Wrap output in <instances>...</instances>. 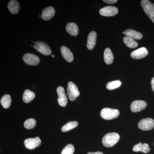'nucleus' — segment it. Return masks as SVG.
Returning <instances> with one entry per match:
<instances>
[{
  "label": "nucleus",
  "instance_id": "f257e3e1",
  "mask_svg": "<svg viewBox=\"0 0 154 154\" xmlns=\"http://www.w3.org/2000/svg\"><path fill=\"white\" fill-rule=\"evenodd\" d=\"M120 136L115 132L109 133L104 136L102 138V143L106 147H111L115 145L119 141Z\"/></svg>",
  "mask_w": 154,
  "mask_h": 154
},
{
  "label": "nucleus",
  "instance_id": "f03ea898",
  "mask_svg": "<svg viewBox=\"0 0 154 154\" xmlns=\"http://www.w3.org/2000/svg\"><path fill=\"white\" fill-rule=\"evenodd\" d=\"M101 117L105 120H111L117 118L119 115V110L110 108H104L100 113Z\"/></svg>",
  "mask_w": 154,
  "mask_h": 154
},
{
  "label": "nucleus",
  "instance_id": "7ed1b4c3",
  "mask_svg": "<svg viewBox=\"0 0 154 154\" xmlns=\"http://www.w3.org/2000/svg\"><path fill=\"white\" fill-rule=\"evenodd\" d=\"M141 5L145 14L154 23V4L148 0H142Z\"/></svg>",
  "mask_w": 154,
  "mask_h": 154
},
{
  "label": "nucleus",
  "instance_id": "20e7f679",
  "mask_svg": "<svg viewBox=\"0 0 154 154\" xmlns=\"http://www.w3.org/2000/svg\"><path fill=\"white\" fill-rule=\"evenodd\" d=\"M67 93L70 100L74 101L80 95V92L77 86L72 82H69L68 84Z\"/></svg>",
  "mask_w": 154,
  "mask_h": 154
},
{
  "label": "nucleus",
  "instance_id": "39448f33",
  "mask_svg": "<svg viewBox=\"0 0 154 154\" xmlns=\"http://www.w3.org/2000/svg\"><path fill=\"white\" fill-rule=\"evenodd\" d=\"M33 47L43 55L48 56L51 54V50L50 48L47 44L42 42H36L33 45Z\"/></svg>",
  "mask_w": 154,
  "mask_h": 154
},
{
  "label": "nucleus",
  "instance_id": "423d86ee",
  "mask_svg": "<svg viewBox=\"0 0 154 154\" xmlns=\"http://www.w3.org/2000/svg\"><path fill=\"white\" fill-rule=\"evenodd\" d=\"M138 127L143 131H149L154 128V120L147 118L142 119L138 123Z\"/></svg>",
  "mask_w": 154,
  "mask_h": 154
},
{
  "label": "nucleus",
  "instance_id": "0eeeda50",
  "mask_svg": "<svg viewBox=\"0 0 154 154\" xmlns=\"http://www.w3.org/2000/svg\"><path fill=\"white\" fill-rule=\"evenodd\" d=\"M25 147L30 150L34 149L40 146L41 140L40 138L37 137L35 138H30L24 141Z\"/></svg>",
  "mask_w": 154,
  "mask_h": 154
},
{
  "label": "nucleus",
  "instance_id": "6e6552de",
  "mask_svg": "<svg viewBox=\"0 0 154 154\" xmlns=\"http://www.w3.org/2000/svg\"><path fill=\"white\" fill-rule=\"evenodd\" d=\"M118 13V9L116 7L113 6H107L102 8L99 11V14L103 17H113Z\"/></svg>",
  "mask_w": 154,
  "mask_h": 154
},
{
  "label": "nucleus",
  "instance_id": "1a4fd4ad",
  "mask_svg": "<svg viewBox=\"0 0 154 154\" xmlns=\"http://www.w3.org/2000/svg\"><path fill=\"white\" fill-rule=\"evenodd\" d=\"M23 60L25 63L33 66L38 65L40 62L38 57L33 54H26L23 56Z\"/></svg>",
  "mask_w": 154,
  "mask_h": 154
},
{
  "label": "nucleus",
  "instance_id": "9d476101",
  "mask_svg": "<svg viewBox=\"0 0 154 154\" xmlns=\"http://www.w3.org/2000/svg\"><path fill=\"white\" fill-rule=\"evenodd\" d=\"M58 95V102L61 107H65L67 103V98L63 87H58L57 89Z\"/></svg>",
  "mask_w": 154,
  "mask_h": 154
},
{
  "label": "nucleus",
  "instance_id": "9b49d317",
  "mask_svg": "<svg viewBox=\"0 0 154 154\" xmlns=\"http://www.w3.org/2000/svg\"><path fill=\"white\" fill-rule=\"evenodd\" d=\"M147 107L146 102L142 100H135L131 105V110L133 112H138L145 109Z\"/></svg>",
  "mask_w": 154,
  "mask_h": 154
},
{
  "label": "nucleus",
  "instance_id": "f8f14e48",
  "mask_svg": "<svg viewBox=\"0 0 154 154\" xmlns=\"http://www.w3.org/2000/svg\"><path fill=\"white\" fill-rule=\"evenodd\" d=\"M148 54V51L145 48L142 47L132 51L131 54V58L134 59H140L146 57Z\"/></svg>",
  "mask_w": 154,
  "mask_h": 154
},
{
  "label": "nucleus",
  "instance_id": "ddd939ff",
  "mask_svg": "<svg viewBox=\"0 0 154 154\" xmlns=\"http://www.w3.org/2000/svg\"><path fill=\"white\" fill-rule=\"evenodd\" d=\"M97 34L95 31H91L89 33L87 40V48L91 50L93 49L96 45Z\"/></svg>",
  "mask_w": 154,
  "mask_h": 154
},
{
  "label": "nucleus",
  "instance_id": "4468645a",
  "mask_svg": "<svg viewBox=\"0 0 154 154\" xmlns=\"http://www.w3.org/2000/svg\"><path fill=\"white\" fill-rule=\"evenodd\" d=\"M55 10L52 7H48L42 11V18L45 21L50 20L54 16Z\"/></svg>",
  "mask_w": 154,
  "mask_h": 154
},
{
  "label": "nucleus",
  "instance_id": "2eb2a0df",
  "mask_svg": "<svg viewBox=\"0 0 154 154\" xmlns=\"http://www.w3.org/2000/svg\"><path fill=\"white\" fill-rule=\"evenodd\" d=\"M60 51L63 57L69 63L73 61L74 59L73 55L69 49L66 46H63L61 48Z\"/></svg>",
  "mask_w": 154,
  "mask_h": 154
},
{
  "label": "nucleus",
  "instance_id": "dca6fc26",
  "mask_svg": "<svg viewBox=\"0 0 154 154\" xmlns=\"http://www.w3.org/2000/svg\"><path fill=\"white\" fill-rule=\"evenodd\" d=\"M133 150L135 152H141L146 154L150 152V148L148 144H142L141 143H139L133 147Z\"/></svg>",
  "mask_w": 154,
  "mask_h": 154
},
{
  "label": "nucleus",
  "instance_id": "f3484780",
  "mask_svg": "<svg viewBox=\"0 0 154 154\" xmlns=\"http://www.w3.org/2000/svg\"><path fill=\"white\" fill-rule=\"evenodd\" d=\"M124 34L126 36H128L137 40H140L143 38L142 33L132 29H128L125 30L124 32Z\"/></svg>",
  "mask_w": 154,
  "mask_h": 154
},
{
  "label": "nucleus",
  "instance_id": "a211bd4d",
  "mask_svg": "<svg viewBox=\"0 0 154 154\" xmlns=\"http://www.w3.org/2000/svg\"><path fill=\"white\" fill-rule=\"evenodd\" d=\"M66 30L70 35L76 36L79 33V27L75 23H69L66 25Z\"/></svg>",
  "mask_w": 154,
  "mask_h": 154
},
{
  "label": "nucleus",
  "instance_id": "6ab92c4d",
  "mask_svg": "<svg viewBox=\"0 0 154 154\" xmlns=\"http://www.w3.org/2000/svg\"><path fill=\"white\" fill-rule=\"evenodd\" d=\"M104 60L107 64H111L113 62L114 57L110 48H107L105 49L104 54Z\"/></svg>",
  "mask_w": 154,
  "mask_h": 154
},
{
  "label": "nucleus",
  "instance_id": "aec40b11",
  "mask_svg": "<svg viewBox=\"0 0 154 154\" xmlns=\"http://www.w3.org/2000/svg\"><path fill=\"white\" fill-rule=\"evenodd\" d=\"M8 8L11 14H17L19 10V3L16 0H12L9 2Z\"/></svg>",
  "mask_w": 154,
  "mask_h": 154
},
{
  "label": "nucleus",
  "instance_id": "412c9836",
  "mask_svg": "<svg viewBox=\"0 0 154 154\" xmlns=\"http://www.w3.org/2000/svg\"><path fill=\"white\" fill-rule=\"evenodd\" d=\"M35 94L29 90H25L23 96V101L26 103H29L35 98Z\"/></svg>",
  "mask_w": 154,
  "mask_h": 154
},
{
  "label": "nucleus",
  "instance_id": "4be33fe9",
  "mask_svg": "<svg viewBox=\"0 0 154 154\" xmlns=\"http://www.w3.org/2000/svg\"><path fill=\"white\" fill-rule=\"evenodd\" d=\"M11 97L8 94L4 95L1 100V103L4 108L7 109L10 107L11 103Z\"/></svg>",
  "mask_w": 154,
  "mask_h": 154
},
{
  "label": "nucleus",
  "instance_id": "5701e85b",
  "mask_svg": "<svg viewBox=\"0 0 154 154\" xmlns=\"http://www.w3.org/2000/svg\"><path fill=\"white\" fill-rule=\"evenodd\" d=\"M79 123L76 121L69 122L62 127L61 128L62 131L63 132H67L77 127Z\"/></svg>",
  "mask_w": 154,
  "mask_h": 154
},
{
  "label": "nucleus",
  "instance_id": "b1692460",
  "mask_svg": "<svg viewBox=\"0 0 154 154\" xmlns=\"http://www.w3.org/2000/svg\"><path fill=\"white\" fill-rule=\"evenodd\" d=\"M123 42L127 47L130 48H134L137 47L138 44L134 39L128 36H125L123 38Z\"/></svg>",
  "mask_w": 154,
  "mask_h": 154
},
{
  "label": "nucleus",
  "instance_id": "393cba45",
  "mask_svg": "<svg viewBox=\"0 0 154 154\" xmlns=\"http://www.w3.org/2000/svg\"><path fill=\"white\" fill-rule=\"evenodd\" d=\"M122 83L120 81L116 80V81H113L108 82L106 85V88L107 90L112 91L115 89H117L121 86Z\"/></svg>",
  "mask_w": 154,
  "mask_h": 154
},
{
  "label": "nucleus",
  "instance_id": "a878e982",
  "mask_svg": "<svg viewBox=\"0 0 154 154\" xmlns=\"http://www.w3.org/2000/svg\"><path fill=\"white\" fill-rule=\"evenodd\" d=\"M24 127L26 129H31L34 128L36 125V121L33 118L29 119L25 122Z\"/></svg>",
  "mask_w": 154,
  "mask_h": 154
},
{
  "label": "nucleus",
  "instance_id": "bb28decb",
  "mask_svg": "<svg viewBox=\"0 0 154 154\" xmlns=\"http://www.w3.org/2000/svg\"><path fill=\"white\" fill-rule=\"evenodd\" d=\"M74 152V146L71 144H69L65 147L61 154H73Z\"/></svg>",
  "mask_w": 154,
  "mask_h": 154
},
{
  "label": "nucleus",
  "instance_id": "cd10ccee",
  "mask_svg": "<svg viewBox=\"0 0 154 154\" xmlns=\"http://www.w3.org/2000/svg\"><path fill=\"white\" fill-rule=\"evenodd\" d=\"M103 2H104L107 3V4H113L116 3L117 1V0H104Z\"/></svg>",
  "mask_w": 154,
  "mask_h": 154
},
{
  "label": "nucleus",
  "instance_id": "c85d7f7f",
  "mask_svg": "<svg viewBox=\"0 0 154 154\" xmlns=\"http://www.w3.org/2000/svg\"><path fill=\"white\" fill-rule=\"evenodd\" d=\"M151 83L152 90L154 92V77L152 79Z\"/></svg>",
  "mask_w": 154,
  "mask_h": 154
},
{
  "label": "nucleus",
  "instance_id": "c756f323",
  "mask_svg": "<svg viewBox=\"0 0 154 154\" xmlns=\"http://www.w3.org/2000/svg\"><path fill=\"white\" fill-rule=\"evenodd\" d=\"M87 154H104L101 152H89Z\"/></svg>",
  "mask_w": 154,
  "mask_h": 154
},
{
  "label": "nucleus",
  "instance_id": "7c9ffc66",
  "mask_svg": "<svg viewBox=\"0 0 154 154\" xmlns=\"http://www.w3.org/2000/svg\"><path fill=\"white\" fill-rule=\"evenodd\" d=\"M51 57H52L54 58V54H52V55H51Z\"/></svg>",
  "mask_w": 154,
  "mask_h": 154
},
{
  "label": "nucleus",
  "instance_id": "2f4dec72",
  "mask_svg": "<svg viewBox=\"0 0 154 154\" xmlns=\"http://www.w3.org/2000/svg\"></svg>",
  "mask_w": 154,
  "mask_h": 154
}]
</instances>
